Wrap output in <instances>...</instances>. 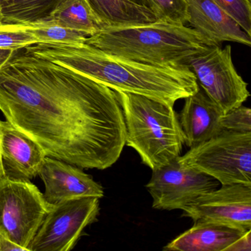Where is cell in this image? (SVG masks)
Segmentation results:
<instances>
[{
	"instance_id": "cell-1",
	"label": "cell",
	"mask_w": 251,
	"mask_h": 251,
	"mask_svg": "<svg viewBox=\"0 0 251 251\" xmlns=\"http://www.w3.org/2000/svg\"><path fill=\"white\" fill-rule=\"evenodd\" d=\"M0 111L47 156L80 168H109L126 146L115 91L25 49L0 69Z\"/></svg>"
},
{
	"instance_id": "cell-2",
	"label": "cell",
	"mask_w": 251,
	"mask_h": 251,
	"mask_svg": "<svg viewBox=\"0 0 251 251\" xmlns=\"http://www.w3.org/2000/svg\"><path fill=\"white\" fill-rule=\"evenodd\" d=\"M25 50L79 72L115 92L144 95L173 106L200 88L189 67L136 62L110 55L85 42L40 43Z\"/></svg>"
},
{
	"instance_id": "cell-3",
	"label": "cell",
	"mask_w": 251,
	"mask_h": 251,
	"mask_svg": "<svg viewBox=\"0 0 251 251\" xmlns=\"http://www.w3.org/2000/svg\"><path fill=\"white\" fill-rule=\"evenodd\" d=\"M85 43L110 55L161 67H186L189 58L211 47L191 27L160 20L103 27Z\"/></svg>"
},
{
	"instance_id": "cell-4",
	"label": "cell",
	"mask_w": 251,
	"mask_h": 251,
	"mask_svg": "<svg viewBox=\"0 0 251 251\" xmlns=\"http://www.w3.org/2000/svg\"><path fill=\"white\" fill-rule=\"evenodd\" d=\"M116 92L126 123V145L137 152L142 163L156 170L180 156L184 139L173 105L138 94Z\"/></svg>"
},
{
	"instance_id": "cell-5",
	"label": "cell",
	"mask_w": 251,
	"mask_h": 251,
	"mask_svg": "<svg viewBox=\"0 0 251 251\" xmlns=\"http://www.w3.org/2000/svg\"><path fill=\"white\" fill-rule=\"evenodd\" d=\"M180 164L216 179L222 185H251V132L223 130L177 157Z\"/></svg>"
},
{
	"instance_id": "cell-6",
	"label": "cell",
	"mask_w": 251,
	"mask_h": 251,
	"mask_svg": "<svg viewBox=\"0 0 251 251\" xmlns=\"http://www.w3.org/2000/svg\"><path fill=\"white\" fill-rule=\"evenodd\" d=\"M51 207L30 180H0V233L26 251Z\"/></svg>"
},
{
	"instance_id": "cell-7",
	"label": "cell",
	"mask_w": 251,
	"mask_h": 251,
	"mask_svg": "<svg viewBox=\"0 0 251 251\" xmlns=\"http://www.w3.org/2000/svg\"><path fill=\"white\" fill-rule=\"evenodd\" d=\"M231 53L230 45L208 47L186 63L200 87L224 114L241 106L250 97L248 83L236 71Z\"/></svg>"
},
{
	"instance_id": "cell-8",
	"label": "cell",
	"mask_w": 251,
	"mask_h": 251,
	"mask_svg": "<svg viewBox=\"0 0 251 251\" xmlns=\"http://www.w3.org/2000/svg\"><path fill=\"white\" fill-rule=\"evenodd\" d=\"M100 213V199L77 198L52 205L29 245L28 251H69L73 249Z\"/></svg>"
},
{
	"instance_id": "cell-9",
	"label": "cell",
	"mask_w": 251,
	"mask_h": 251,
	"mask_svg": "<svg viewBox=\"0 0 251 251\" xmlns=\"http://www.w3.org/2000/svg\"><path fill=\"white\" fill-rule=\"evenodd\" d=\"M220 183L208 175L183 165L177 158L156 170L146 188L152 198V208L180 209L197 198L219 187Z\"/></svg>"
},
{
	"instance_id": "cell-10",
	"label": "cell",
	"mask_w": 251,
	"mask_h": 251,
	"mask_svg": "<svg viewBox=\"0 0 251 251\" xmlns=\"http://www.w3.org/2000/svg\"><path fill=\"white\" fill-rule=\"evenodd\" d=\"M194 223H217L251 230V185L232 183L201 195L183 209Z\"/></svg>"
},
{
	"instance_id": "cell-11",
	"label": "cell",
	"mask_w": 251,
	"mask_h": 251,
	"mask_svg": "<svg viewBox=\"0 0 251 251\" xmlns=\"http://www.w3.org/2000/svg\"><path fill=\"white\" fill-rule=\"evenodd\" d=\"M45 186V200L50 205L77 198L104 196L103 188L80 167L47 156L39 173Z\"/></svg>"
},
{
	"instance_id": "cell-12",
	"label": "cell",
	"mask_w": 251,
	"mask_h": 251,
	"mask_svg": "<svg viewBox=\"0 0 251 251\" xmlns=\"http://www.w3.org/2000/svg\"><path fill=\"white\" fill-rule=\"evenodd\" d=\"M186 23L210 46H220L224 42L251 46V36L213 0H186Z\"/></svg>"
},
{
	"instance_id": "cell-13",
	"label": "cell",
	"mask_w": 251,
	"mask_h": 251,
	"mask_svg": "<svg viewBox=\"0 0 251 251\" xmlns=\"http://www.w3.org/2000/svg\"><path fill=\"white\" fill-rule=\"evenodd\" d=\"M2 159L6 177L30 180L39 176L47 157L42 147L8 121H2Z\"/></svg>"
},
{
	"instance_id": "cell-14",
	"label": "cell",
	"mask_w": 251,
	"mask_h": 251,
	"mask_svg": "<svg viewBox=\"0 0 251 251\" xmlns=\"http://www.w3.org/2000/svg\"><path fill=\"white\" fill-rule=\"evenodd\" d=\"M184 100L178 119L188 148H195L223 131L221 123L224 114L201 87Z\"/></svg>"
},
{
	"instance_id": "cell-15",
	"label": "cell",
	"mask_w": 251,
	"mask_h": 251,
	"mask_svg": "<svg viewBox=\"0 0 251 251\" xmlns=\"http://www.w3.org/2000/svg\"><path fill=\"white\" fill-rule=\"evenodd\" d=\"M245 232L226 225L198 222L167 244L163 251H225Z\"/></svg>"
},
{
	"instance_id": "cell-16",
	"label": "cell",
	"mask_w": 251,
	"mask_h": 251,
	"mask_svg": "<svg viewBox=\"0 0 251 251\" xmlns=\"http://www.w3.org/2000/svg\"><path fill=\"white\" fill-rule=\"evenodd\" d=\"M104 27H118L157 21L146 6L131 0H86Z\"/></svg>"
},
{
	"instance_id": "cell-17",
	"label": "cell",
	"mask_w": 251,
	"mask_h": 251,
	"mask_svg": "<svg viewBox=\"0 0 251 251\" xmlns=\"http://www.w3.org/2000/svg\"><path fill=\"white\" fill-rule=\"evenodd\" d=\"M64 0H0L1 24L20 25L46 20Z\"/></svg>"
},
{
	"instance_id": "cell-18",
	"label": "cell",
	"mask_w": 251,
	"mask_h": 251,
	"mask_svg": "<svg viewBox=\"0 0 251 251\" xmlns=\"http://www.w3.org/2000/svg\"><path fill=\"white\" fill-rule=\"evenodd\" d=\"M48 20L88 36L95 34L104 27L86 0H64Z\"/></svg>"
},
{
	"instance_id": "cell-19",
	"label": "cell",
	"mask_w": 251,
	"mask_h": 251,
	"mask_svg": "<svg viewBox=\"0 0 251 251\" xmlns=\"http://www.w3.org/2000/svg\"><path fill=\"white\" fill-rule=\"evenodd\" d=\"M16 25L34 36L38 44L85 42L88 37L85 33L67 28L48 20Z\"/></svg>"
},
{
	"instance_id": "cell-20",
	"label": "cell",
	"mask_w": 251,
	"mask_h": 251,
	"mask_svg": "<svg viewBox=\"0 0 251 251\" xmlns=\"http://www.w3.org/2000/svg\"><path fill=\"white\" fill-rule=\"evenodd\" d=\"M144 2L160 21L180 25L187 23L186 0H144Z\"/></svg>"
},
{
	"instance_id": "cell-21",
	"label": "cell",
	"mask_w": 251,
	"mask_h": 251,
	"mask_svg": "<svg viewBox=\"0 0 251 251\" xmlns=\"http://www.w3.org/2000/svg\"><path fill=\"white\" fill-rule=\"evenodd\" d=\"M38 43L34 36L16 25L0 24V49L20 50Z\"/></svg>"
},
{
	"instance_id": "cell-22",
	"label": "cell",
	"mask_w": 251,
	"mask_h": 251,
	"mask_svg": "<svg viewBox=\"0 0 251 251\" xmlns=\"http://www.w3.org/2000/svg\"><path fill=\"white\" fill-rule=\"evenodd\" d=\"M251 36V0H213Z\"/></svg>"
},
{
	"instance_id": "cell-23",
	"label": "cell",
	"mask_w": 251,
	"mask_h": 251,
	"mask_svg": "<svg viewBox=\"0 0 251 251\" xmlns=\"http://www.w3.org/2000/svg\"><path fill=\"white\" fill-rule=\"evenodd\" d=\"M221 126L223 131L251 132V110L242 105L229 111L223 115Z\"/></svg>"
},
{
	"instance_id": "cell-24",
	"label": "cell",
	"mask_w": 251,
	"mask_h": 251,
	"mask_svg": "<svg viewBox=\"0 0 251 251\" xmlns=\"http://www.w3.org/2000/svg\"><path fill=\"white\" fill-rule=\"evenodd\" d=\"M251 230H248L236 239L225 251H251Z\"/></svg>"
},
{
	"instance_id": "cell-25",
	"label": "cell",
	"mask_w": 251,
	"mask_h": 251,
	"mask_svg": "<svg viewBox=\"0 0 251 251\" xmlns=\"http://www.w3.org/2000/svg\"><path fill=\"white\" fill-rule=\"evenodd\" d=\"M25 251V249L0 233V251Z\"/></svg>"
},
{
	"instance_id": "cell-26",
	"label": "cell",
	"mask_w": 251,
	"mask_h": 251,
	"mask_svg": "<svg viewBox=\"0 0 251 251\" xmlns=\"http://www.w3.org/2000/svg\"><path fill=\"white\" fill-rule=\"evenodd\" d=\"M17 51L18 50L0 49V69L10 61V59L15 55Z\"/></svg>"
},
{
	"instance_id": "cell-27",
	"label": "cell",
	"mask_w": 251,
	"mask_h": 251,
	"mask_svg": "<svg viewBox=\"0 0 251 251\" xmlns=\"http://www.w3.org/2000/svg\"><path fill=\"white\" fill-rule=\"evenodd\" d=\"M2 121L0 120V180L5 178V171H4L3 164H2Z\"/></svg>"
},
{
	"instance_id": "cell-28",
	"label": "cell",
	"mask_w": 251,
	"mask_h": 251,
	"mask_svg": "<svg viewBox=\"0 0 251 251\" xmlns=\"http://www.w3.org/2000/svg\"><path fill=\"white\" fill-rule=\"evenodd\" d=\"M131 1L136 2V3L140 4V5H145V2H144V0H131Z\"/></svg>"
},
{
	"instance_id": "cell-29",
	"label": "cell",
	"mask_w": 251,
	"mask_h": 251,
	"mask_svg": "<svg viewBox=\"0 0 251 251\" xmlns=\"http://www.w3.org/2000/svg\"><path fill=\"white\" fill-rule=\"evenodd\" d=\"M0 24H1V21H0Z\"/></svg>"
}]
</instances>
